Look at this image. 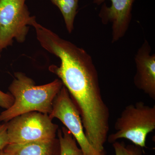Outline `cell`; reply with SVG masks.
Here are the masks:
<instances>
[{
	"mask_svg": "<svg viewBox=\"0 0 155 155\" xmlns=\"http://www.w3.org/2000/svg\"><path fill=\"white\" fill-rule=\"evenodd\" d=\"M35 33L42 47L61 61L59 67L52 65L49 70L59 78L76 105L90 143L104 153L110 113L103 99L98 74L91 56L44 26L39 27Z\"/></svg>",
	"mask_w": 155,
	"mask_h": 155,
	"instance_id": "1",
	"label": "cell"
},
{
	"mask_svg": "<svg viewBox=\"0 0 155 155\" xmlns=\"http://www.w3.org/2000/svg\"><path fill=\"white\" fill-rule=\"evenodd\" d=\"M14 77L9 87L14 103L0 114V122H7L16 116L35 111L49 115L53 101L64 85L61 81L56 79L47 84L36 85L22 72H15Z\"/></svg>",
	"mask_w": 155,
	"mask_h": 155,
	"instance_id": "2",
	"label": "cell"
},
{
	"mask_svg": "<svg viewBox=\"0 0 155 155\" xmlns=\"http://www.w3.org/2000/svg\"><path fill=\"white\" fill-rule=\"evenodd\" d=\"M115 132L108 136L107 140L113 143L126 139L133 144L146 147L148 134L155 129V106L137 102L125 107L114 125Z\"/></svg>",
	"mask_w": 155,
	"mask_h": 155,
	"instance_id": "3",
	"label": "cell"
},
{
	"mask_svg": "<svg viewBox=\"0 0 155 155\" xmlns=\"http://www.w3.org/2000/svg\"><path fill=\"white\" fill-rule=\"evenodd\" d=\"M49 115L31 112L7 122L9 143H25L56 138L58 125Z\"/></svg>",
	"mask_w": 155,
	"mask_h": 155,
	"instance_id": "4",
	"label": "cell"
},
{
	"mask_svg": "<svg viewBox=\"0 0 155 155\" xmlns=\"http://www.w3.org/2000/svg\"><path fill=\"white\" fill-rule=\"evenodd\" d=\"M25 1L0 0V52L12 45L14 39L24 42L36 19L31 16Z\"/></svg>",
	"mask_w": 155,
	"mask_h": 155,
	"instance_id": "5",
	"label": "cell"
},
{
	"mask_svg": "<svg viewBox=\"0 0 155 155\" xmlns=\"http://www.w3.org/2000/svg\"><path fill=\"white\" fill-rule=\"evenodd\" d=\"M49 116L52 119L57 118L64 124L75 139L83 155H106L90 143L78 109L64 85L53 101L52 110Z\"/></svg>",
	"mask_w": 155,
	"mask_h": 155,
	"instance_id": "6",
	"label": "cell"
},
{
	"mask_svg": "<svg viewBox=\"0 0 155 155\" xmlns=\"http://www.w3.org/2000/svg\"><path fill=\"white\" fill-rule=\"evenodd\" d=\"M106 0H93L100 5ZM110 7L103 5L99 16L103 24L112 25V42H116L123 38L129 28L134 3L135 0H110Z\"/></svg>",
	"mask_w": 155,
	"mask_h": 155,
	"instance_id": "7",
	"label": "cell"
},
{
	"mask_svg": "<svg viewBox=\"0 0 155 155\" xmlns=\"http://www.w3.org/2000/svg\"><path fill=\"white\" fill-rule=\"evenodd\" d=\"M151 48L145 40L136 54V72L134 78L136 87L155 100V54H151Z\"/></svg>",
	"mask_w": 155,
	"mask_h": 155,
	"instance_id": "8",
	"label": "cell"
},
{
	"mask_svg": "<svg viewBox=\"0 0 155 155\" xmlns=\"http://www.w3.org/2000/svg\"><path fill=\"white\" fill-rule=\"evenodd\" d=\"M7 155H60L59 139L25 143H9L3 149Z\"/></svg>",
	"mask_w": 155,
	"mask_h": 155,
	"instance_id": "9",
	"label": "cell"
},
{
	"mask_svg": "<svg viewBox=\"0 0 155 155\" xmlns=\"http://www.w3.org/2000/svg\"><path fill=\"white\" fill-rule=\"evenodd\" d=\"M62 13L67 31L71 33L78 7V0H50Z\"/></svg>",
	"mask_w": 155,
	"mask_h": 155,
	"instance_id": "10",
	"label": "cell"
},
{
	"mask_svg": "<svg viewBox=\"0 0 155 155\" xmlns=\"http://www.w3.org/2000/svg\"><path fill=\"white\" fill-rule=\"evenodd\" d=\"M57 135L61 147L60 155H83L75 139L67 127L59 128Z\"/></svg>",
	"mask_w": 155,
	"mask_h": 155,
	"instance_id": "11",
	"label": "cell"
},
{
	"mask_svg": "<svg viewBox=\"0 0 155 155\" xmlns=\"http://www.w3.org/2000/svg\"><path fill=\"white\" fill-rule=\"evenodd\" d=\"M115 155H143V148L134 144L125 145L123 142L113 143Z\"/></svg>",
	"mask_w": 155,
	"mask_h": 155,
	"instance_id": "12",
	"label": "cell"
},
{
	"mask_svg": "<svg viewBox=\"0 0 155 155\" xmlns=\"http://www.w3.org/2000/svg\"><path fill=\"white\" fill-rule=\"evenodd\" d=\"M14 103V98L10 93H6L0 90V107L8 109Z\"/></svg>",
	"mask_w": 155,
	"mask_h": 155,
	"instance_id": "13",
	"label": "cell"
},
{
	"mask_svg": "<svg viewBox=\"0 0 155 155\" xmlns=\"http://www.w3.org/2000/svg\"><path fill=\"white\" fill-rule=\"evenodd\" d=\"M9 143L7 122L0 123V150L4 149Z\"/></svg>",
	"mask_w": 155,
	"mask_h": 155,
	"instance_id": "14",
	"label": "cell"
},
{
	"mask_svg": "<svg viewBox=\"0 0 155 155\" xmlns=\"http://www.w3.org/2000/svg\"><path fill=\"white\" fill-rule=\"evenodd\" d=\"M0 155H7V154L4 151V150H0Z\"/></svg>",
	"mask_w": 155,
	"mask_h": 155,
	"instance_id": "15",
	"label": "cell"
},
{
	"mask_svg": "<svg viewBox=\"0 0 155 155\" xmlns=\"http://www.w3.org/2000/svg\"><path fill=\"white\" fill-rule=\"evenodd\" d=\"M1 52H0V58H1Z\"/></svg>",
	"mask_w": 155,
	"mask_h": 155,
	"instance_id": "16",
	"label": "cell"
}]
</instances>
